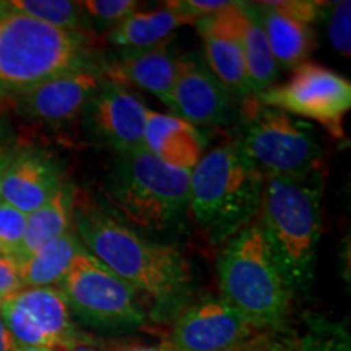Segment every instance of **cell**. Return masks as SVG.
<instances>
[{
    "instance_id": "1",
    "label": "cell",
    "mask_w": 351,
    "mask_h": 351,
    "mask_svg": "<svg viewBox=\"0 0 351 351\" xmlns=\"http://www.w3.org/2000/svg\"><path fill=\"white\" fill-rule=\"evenodd\" d=\"M75 226L83 247L130 285L145 306L165 314L182 300L191 275L182 254L173 245L145 239L99 210L78 213Z\"/></svg>"
},
{
    "instance_id": "2",
    "label": "cell",
    "mask_w": 351,
    "mask_h": 351,
    "mask_svg": "<svg viewBox=\"0 0 351 351\" xmlns=\"http://www.w3.org/2000/svg\"><path fill=\"white\" fill-rule=\"evenodd\" d=\"M322 189L311 178H265L261 200V230L289 293L304 291L314 280L322 231Z\"/></svg>"
},
{
    "instance_id": "3",
    "label": "cell",
    "mask_w": 351,
    "mask_h": 351,
    "mask_svg": "<svg viewBox=\"0 0 351 351\" xmlns=\"http://www.w3.org/2000/svg\"><path fill=\"white\" fill-rule=\"evenodd\" d=\"M263 181L238 143L218 145L191 171L189 208L213 243L228 241L258 213Z\"/></svg>"
},
{
    "instance_id": "4",
    "label": "cell",
    "mask_w": 351,
    "mask_h": 351,
    "mask_svg": "<svg viewBox=\"0 0 351 351\" xmlns=\"http://www.w3.org/2000/svg\"><path fill=\"white\" fill-rule=\"evenodd\" d=\"M91 67L82 32H65L0 8V96H20L51 78Z\"/></svg>"
},
{
    "instance_id": "5",
    "label": "cell",
    "mask_w": 351,
    "mask_h": 351,
    "mask_svg": "<svg viewBox=\"0 0 351 351\" xmlns=\"http://www.w3.org/2000/svg\"><path fill=\"white\" fill-rule=\"evenodd\" d=\"M221 300L257 332L278 328L288 314L291 293L271 258L258 225H249L228 239L218 258Z\"/></svg>"
},
{
    "instance_id": "6",
    "label": "cell",
    "mask_w": 351,
    "mask_h": 351,
    "mask_svg": "<svg viewBox=\"0 0 351 351\" xmlns=\"http://www.w3.org/2000/svg\"><path fill=\"white\" fill-rule=\"evenodd\" d=\"M191 171L173 168L147 150L117 155L108 176L106 194L130 225L163 231L189 207Z\"/></svg>"
},
{
    "instance_id": "7",
    "label": "cell",
    "mask_w": 351,
    "mask_h": 351,
    "mask_svg": "<svg viewBox=\"0 0 351 351\" xmlns=\"http://www.w3.org/2000/svg\"><path fill=\"white\" fill-rule=\"evenodd\" d=\"M236 143L265 178L301 181L311 178L322 160L320 145L306 122L263 106L257 96L245 98Z\"/></svg>"
},
{
    "instance_id": "8",
    "label": "cell",
    "mask_w": 351,
    "mask_h": 351,
    "mask_svg": "<svg viewBox=\"0 0 351 351\" xmlns=\"http://www.w3.org/2000/svg\"><path fill=\"white\" fill-rule=\"evenodd\" d=\"M57 289L70 314L83 326L101 332L134 330L148 322V311L142 298L82 247Z\"/></svg>"
},
{
    "instance_id": "9",
    "label": "cell",
    "mask_w": 351,
    "mask_h": 351,
    "mask_svg": "<svg viewBox=\"0 0 351 351\" xmlns=\"http://www.w3.org/2000/svg\"><path fill=\"white\" fill-rule=\"evenodd\" d=\"M257 99L267 108L317 122L341 138L343 119L351 108V83L324 65L302 62L288 82L269 88Z\"/></svg>"
},
{
    "instance_id": "10",
    "label": "cell",
    "mask_w": 351,
    "mask_h": 351,
    "mask_svg": "<svg viewBox=\"0 0 351 351\" xmlns=\"http://www.w3.org/2000/svg\"><path fill=\"white\" fill-rule=\"evenodd\" d=\"M0 317L20 346L65 351L85 340L56 287L21 288L2 301Z\"/></svg>"
},
{
    "instance_id": "11",
    "label": "cell",
    "mask_w": 351,
    "mask_h": 351,
    "mask_svg": "<svg viewBox=\"0 0 351 351\" xmlns=\"http://www.w3.org/2000/svg\"><path fill=\"white\" fill-rule=\"evenodd\" d=\"M261 333L218 298L186 307L176 319L169 345L176 351H228Z\"/></svg>"
},
{
    "instance_id": "12",
    "label": "cell",
    "mask_w": 351,
    "mask_h": 351,
    "mask_svg": "<svg viewBox=\"0 0 351 351\" xmlns=\"http://www.w3.org/2000/svg\"><path fill=\"white\" fill-rule=\"evenodd\" d=\"M147 111L142 101L125 86L104 80L86 104L83 116L86 129L99 143L117 152V155H125L145 150Z\"/></svg>"
},
{
    "instance_id": "13",
    "label": "cell",
    "mask_w": 351,
    "mask_h": 351,
    "mask_svg": "<svg viewBox=\"0 0 351 351\" xmlns=\"http://www.w3.org/2000/svg\"><path fill=\"white\" fill-rule=\"evenodd\" d=\"M234 98L210 69L194 56L179 57L168 108L191 125H221L230 121Z\"/></svg>"
},
{
    "instance_id": "14",
    "label": "cell",
    "mask_w": 351,
    "mask_h": 351,
    "mask_svg": "<svg viewBox=\"0 0 351 351\" xmlns=\"http://www.w3.org/2000/svg\"><path fill=\"white\" fill-rule=\"evenodd\" d=\"M103 82L101 72L91 67L62 73L16 96L19 109L32 119L62 124L85 111Z\"/></svg>"
},
{
    "instance_id": "15",
    "label": "cell",
    "mask_w": 351,
    "mask_h": 351,
    "mask_svg": "<svg viewBox=\"0 0 351 351\" xmlns=\"http://www.w3.org/2000/svg\"><path fill=\"white\" fill-rule=\"evenodd\" d=\"M62 186L59 166L49 156L23 150L7 156L0 173V202L29 215Z\"/></svg>"
},
{
    "instance_id": "16",
    "label": "cell",
    "mask_w": 351,
    "mask_h": 351,
    "mask_svg": "<svg viewBox=\"0 0 351 351\" xmlns=\"http://www.w3.org/2000/svg\"><path fill=\"white\" fill-rule=\"evenodd\" d=\"M232 7V5H231ZM205 47L207 67L232 96L251 98L254 95L243 54V47L232 25L230 7L195 21Z\"/></svg>"
},
{
    "instance_id": "17",
    "label": "cell",
    "mask_w": 351,
    "mask_h": 351,
    "mask_svg": "<svg viewBox=\"0 0 351 351\" xmlns=\"http://www.w3.org/2000/svg\"><path fill=\"white\" fill-rule=\"evenodd\" d=\"M179 57L166 46L143 51H121L104 65L101 75L117 85H132L147 91L168 106L178 78Z\"/></svg>"
},
{
    "instance_id": "18",
    "label": "cell",
    "mask_w": 351,
    "mask_h": 351,
    "mask_svg": "<svg viewBox=\"0 0 351 351\" xmlns=\"http://www.w3.org/2000/svg\"><path fill=\"white\" fill-rule=\"evenodd\" d=\"M143 148L173 168L192 171L204 155V140L197 127L173 114L147 111Z\"/></svg>"
},
{
    "instance_id": "19",
    "label": "cell",
    "mask_w": 351,
    "mask_h": 351,
    "mask_svg": "<svg viewBox=\"0 0 351 351\" xmlns=\"http://www.w3.org/2000/svg\"><path fill=\"white\" fill-rule=\"evenodd\" d=\"M230 15L243 47L245 69L254 95L257 96L275 85L278 67L271 56L269 41L263 33L254 3L236 2L230 7Z\"/></svg>"
},
{
    "instance_id": "20",
    "label": "cell",
    "mask_w": 351,
    "mask_h": 351,
    "mask_svg": "<svg viewBox=\"0 0 351 351\" xmlns=\"http://www.w3.org/2000/svg\"><path fill=\"white\" fill-rule=\"evenodd\" d=\"M258 20L269 41L276 67L293 69L306 62L314 47V33L311 25L283 15L269 2L254 3Z\"/></svg>"
},
{
    "instance_id": "21",
    "label": "cell",
    "mask_w": 351,
    "mask_h": 351,
    "mask_svg": "<svg viewBox=\"0 0 351 351\" xmlns=\"http://www.w3.org/2000/svg\"><path fill=\"white\" fill-rule=\"evenodd\" d=\"M192 23L169 7L152 12L130 13L125 20L109 29L108 43L121 51H143L165 46L176 29Z\"/></svg>"
},
{
    "instance_id": "22",
    "label": "cell",
    "mask_w": 351,
    "mask_h": 351,
    "mask_svg": "<svg viewBox=\"0 0 351 351\" xmlns=\"http://www.w3.org/2000/svg\"><path fill=\"white\" fill-rule=\"evenodd\" d=\"M73 218V191L64 184L43 207L26 215V226L16 258L23 261L43 245L70 231Z\"/></svg>"
},
{
    "instance_id": "23",
    "label": "cell",
    "mask_w": 351,
    "mask_h": 351,
    "mask_svg": "<svg viewBox=\"0 0 351 351\" xmlns=\"http://www.w3.org/2000/svg\"><path fill=\"white\" fill-rule=\"evenodd\" d=\"M83 247L75 231H67L29 257L20 261V278L23 288L56 287L70 269V263Z\"/></svg>"
},
{
    "instance_id": "24",
    "label": "cell",
    "mask_w": 351,
    "mask_h": 351,
    "mask_svg": "<svg viewBox=\"0 0 351 351\" xmlns=\"http://www.w3.org/2000/svg\"><path fill=\"white\" fill-rule=\"evenodd\" d=\"M7 10L29 16L43 23L65 29V32H80L82 5L80 2L69 0H8L3 2Z\"/></svg>"
},
{
    "instance_id": "25",
    "label": "cell",
    "mask_w": 351,
    "mask_h": 351,
    "mask_svg": "<svg viewBox=\"0 0 351 351\" xmlns=\"http://www.w3.org/2000/svg\"><path fill=\"white\" fill-rule=\"evenodd\" d=\"M26 226V215L0 202V252L16 257Z\"/></svg>"
},
{
    "instance_id": "26",
    "label": "cell",
    "mask_w": 351,
    "mask_h": 351,
    "mask_svg": "<svg viewBox=\"0 0 351 351\" xmlns=\"http://www.w3.org/2000/svg\"><path fill=\"white\" fill-rule=\"evenodd\" d=\"M80 5L88 15L104 25H112V28L137 10V2L134 0H86Z\"/></svg>"
},
{
    "instance_id": "27",
    "label": "cell",
    "mask_w": 351,
    "mask_h": 351,
    "mask_svg": "<svg viewBox=\"0 0 351 351\" xmlns=\"http://www.w3.org/2000/svg\"><path fill=\"white\" fill-rule=\"evenodd\" d=\"M291 351H350L348 333L335 327L319 328L293 345Z\"/></svg>"
},
{
    "instance_id": "28",
    "label": "cell",
    "mask_w": 351,
    "mask_h": 351,
    "mask_svg": "<svg viewBox=\"0 0 351 351\" xmlns=\"http://www.w3.org/2000/svg\"><path fill=\"white\" fill-rule=\"evenodd\" d=\"M350 10H351V3L348 0H345V2H337L332 10L330 20H328V38H330L332 46L345 57H350L351 54Z\"/></svg>"
},
{
    "instance_id": "29",
    "label": "cell",
    "mask_w": 351,
    "mask_h": 351,
    "mask_svg": "<svg viewBox=\"0 0 351 351\" xmlns=\"http://www.w3.org/2000/svg\"><path fill=\"white\" fill-rule=\"evenodd\" d=\"M234 3L236 2H230V0H174V2H166L165 5L195 23L197 20L212 16Z\"/></svg>"
},
{
    "instance_id": "30",
    "label": "cell",
    "mask_w": 351,
    "mask_h": 351,
    "mask_svg": "<svg viewBox=\"0 0 351 351\" xmlns=\"http://www.w3.org/2000/svg\"><path fill=\"white\" fill-rule=\"evenodd\" d=\"M23 288L20 278V261L12 254L0 252V298L15 295Z\"/></svg>"
},
{
    "instance_id": "31",
    "label": "cell",
    "mask_w": 351,
    "mask_h": 351,
    "mask_svg": "<svg viewBox=\"0 0 351 351\" xmlns=\"http://www.w3.org/2000/svg\"><path fill=\"white\" fill-rule=\"evenodd\" d=\"M275 10L283 15L291 16V19L300 20L302 23L311 25L317 19L324 3L309 2V0H287V2H269Z\"/></svg>"
},
{
    "instance_id": "32",
    "label": "cell",
    "mask_w": 351,
    "mask_h": 351,
    "mask_svg": "<svg viewBox=\"0 0 351 351\" xmlns=\"http://www.w3.org/2000/svg\"><path fill=\"white\" fill-rule=\"evenodd\" d=\"M19 343L12 337V333L8 332L5 324H3L2 317H0V351H16L19 350Z\"/></svg>"
},
{
    "instance_id": "33",
    "label": "cell",
    "mask_w": 351,
    "mask_h": 351,
    "mask_svg": "<svg viewBox=\"0 0 351 351\" xmlns=\"http://www.w3.org/2000/svg\"><path fill=\"white\" fill-rule=\"evenodd\" d=\"M270 341L265 339V337L262 335H257L256 339H252L251 341H247V343L238 346V348H232V350H228V351H265L267 346H269Z\"/></svg>"
},
{
    "instance_id": "34",
    "label": "cell",
    "mask_w": 351,
    "mask_h": 351,
    "mask_svg": "<svg viewBox=\"0 0 351 351\" xmlns=\"http://www.w3.org/2000/svg\"><path fill=\"white\" fill-rule=\"evenodd\" d=\"M117 351H176L169 343H160V345H132L124 346Z\"/></svg>"
},
{
    "instance_id": "35",
    "label": "cell",
    "mask_w": 351,
    "mask_h": 351,
    "mask_svg": "<svg viewBox=\"0 0 351 351\" xmlns=\"http://www.w3.org/2000/svg\"><path fill=\"white\" fill-rule=\"evenodd\" d=\"M65 351H103V350H99V348H96V346L90 345L85 339V340L78 341V343H75L73 346H70V348L65 350Z\"/></svg>"
},
{
    "instance_id": "36",
    "label": "cell",
    "mask_w": 351,
    "mask_h": 351,
    "mask_svg": "<svg viewBox=\"0 0 351 351\" xmlns=\"http://www.w3.org/2000/svg\"><path fill=\"white\" fill-rule=\"evenodd\" d=\"M265 351H291V346H285V345H278V343H269Z\"/></svg>"
},
{
    "instance_id": "37",
    "label": "cell",
    "mask_w": 351,
    "mask_h": 351,
    "mask_svg": "<svg viewBox=\"0 0 351 351\" xmlns=\"http://www.w3.org/2000/svg\"><path fill=\"white\" fill-rule=\"evenodd\" d=\"M16 351H54V350L36 348V346H19V350H16Z\"/></svg>"
},
{
    "instance_id": "38",
    "label": "cell",
    "mask_w": 351,
    "mask_h": 351,
    "mask_svg": "<svg viewBox=\"0 0 351 351\" xmlns=\"http://www.w3.org/2000/svg\"><path fill=\"white\" fill-rule=\"evenodd\" d=\"M5 160H7V155L0 153V173H2V168H3V165H5Z\"/></svg>"
},
{
    "instance_id": "39",
    "label": "cell",
    "mask_w": 351,
    "mask_h": 351,
    "mask_svg": "<svg viewBox=\"0 0 351 351\" xmlns=\"http://www.w3.org/2000/svg\"><path fill=\"white\" fill-rule=\"evenodd\" d=\"M2 301H3V300H2V298H0V304H2Z\"/></svg>"
},
{
    "instance_id": "40",
    "label": "cell",
    "mask_w": 351,
    "mask_h": 351,
    "mask_svg": "<svg viewBox=\"0 0 351 351\" xmlns=\"http://www.w3.org/2000/svg\"><path fill=\"white\" fill-rule=\"evenodd\" d=\"M0 8H2V2H0Z\"/></svg>"
}]
</instances>
